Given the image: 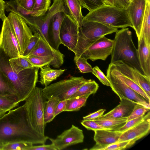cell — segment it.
I'll return each instance as SVG.
<instances>
[{"label": "cell", "instance_id": "obj_1", "mask_svg": "<svg viewBox=\"0 0 150 150\" xmlns=\"http://www.w3.org/2000/svg\"><path fill=\"white\" fill-rule=\"evenodd\" d=\"M49 137L36 134L30 126L23 106L10 110L0 117V144L27 142L45 144Z\"/></svg>", "mask_w": 150, "mask_h": 150}, {"label": "cell", "instance_id": "obj_2", "mask_svg": "<svg viewBox=\"0 0 150 150\" xmlns=\"http://www.w3.org/2000/svg\"><path fill=\"white\" fill-rule=\"evenodd\" d=\"M10 58L0 47V71L4 73L12 83L19 103L24 101L36 87L40 68L33 67L17 73L10 65Z\"/></svg>", "mask_w": 150, "mask_h": 150}, {"label": "cell", "instance_id": "obj_3", "mask_svg": "<svg viewBox=\"0 0 150 150\" xmlns=\"http://www.w3.org/2000/svg\"><path fill=\"white\" fill-rule=\"evenodd\" d=\"M115 33L110 63L121 61L144 74L139 63L137 49L132 40V32L128 28H125Z\"/></svg>", "mask_w": 150, "mask_h": 150}, {"label": "cell", "instance_id": "obj_4", "mask_svg": "<svg viewBox=\"0 0 150 150\" xmlns=\"http://www.w3.org/2000/svg\"><path fill=\"white\" fill-rule=\"evenodd\" d=\"M47 99L42 88L36 87L25 99L23 105L30 126L36 134L41 137L45 136L46 124L44 120V110Z\"/></svg>", "mask_w": 150, "mask_h": 150}, {"label": "cell", "instance_id": "obj_5", "mask_svg": "<svg viewBox=\"0 0 150 150\" xmlns=\"http://www.w3.org/2000/svg\"><path fill=\"white\" fill-rule=\"evenodd\" d=\"M82 20L96 21L112 28H132L126 9L104 4L89 12Z\"/></svg>", "mask_w": 150, "mask_h": 150}, {"label": "cell", "instance_id": "obj_6", "mask_svg": "<svg viewBox=\"0 0 150 150\" xmlns=\"http://www.w3.org/2000/svg\"><path fill=\"white\" fill-rule=\"evenodd\" d=\"M114 43L113 40L105 36L89 41L79 37L77 43L72 51L75 57H81L95 61H104L111 55Z\"/></svg>", "mask_w": 150, "mask_h": 150}, {"label": "cell", "instance_id": "obj_7", "mask_svg": "<svg viewBox=\"0 0 150 150\" xmlns=\"http://www.w3.org/2000/svg\"><path fill=\"white\" fill-rule=\"evenodd\" d=\"M83 76H71L69 78L61 80L48 85L42 88L43 93L47 99L54 96L60 101L69 98L82 85L88 81Z\"/></svg>", "mask_w": 150, "mask_h": 150}, {"label": "cell", "instance_id": "obj_8", "mask_svg": "<svg viewBox=\"0 0 150 150\" xmlns=\"http://www.w3.org/2000/svg\"><path fill=\"white\" fill-rule=\"evenodd\" d=\"M61 11L67 12L64 6V0H53L52 4L49 8L46 15L34 17L31 23L28 25L34 34H38L50 45L48 33L50 23L53 16Z\"/></svg>", "mask_w": 150, "mask_h": 150}, {"label": "cell", "instance_id": "obj_9", "mask_svg": "<svg viewBox=\"0 0 150 150\" xmlns=\"http://www.w3.org/2000/svg\"><path fill=\"white\" fill-rule=\"evenodd\" d=\"M2 21L0 35V47L10 58L21 56L15 32L7 17Z\"/></svg>", "mask_w": 150, "mask_h": 150}, {"label": "cell", "instance_id": "obj_10", "mask_svg": "<svg viewBox=\"0 0 150 150\" xmlns=\"http://www.w3.org/2000/svg\"><path fill=\"white\" fill-rule=\"evenodd\" d=\"M106 76L109 81L110 86L112 90L118 96L120 99L125 98L136 103L150 108V101L131 88L107 70Z\"/></svg>", "mask_w": 150, "mask_h": 150}, {"label": "cell", "instance_id": "obj_11", "mask_svg": "<svg viewBox=\"0 0 150 150\" xmlns=\"http://www.w3.org/2000/svg\"><path fill=\"white\" fill-rule=\"evenodd\" d=\"M118 30V28L109 27L98 22L82 20L79 28V37L92 41Z\"/></svg>", "mask_w": 150, "mask_h": 150}, {"label": "cell", "instance_id": "obj_12", "mask_svg": "<svg viewBox=\"0 0 150 150\" xmlns=\"http://www.w3.org/2000/svg\"><path fill=\"white\" fill-rule=\"evenodd\" d=\"M7 18L12 26L16 37L22 56L29 41L32 32L24 19L16 13L10 12Z\"/></svg>", "mask_w": 150, "mask_h": 150}, {"label": "cell", "instance_id": "obj_13", "mask_svg": "<svg viewBox=\"0 0 150 150\" xmlns=\"http://www.w3.org/2000/svg\"><path fill=\"white\" fill-rule=\"evenodd\" d=\"M79 33V26L67 14L62 22L60 30L61 44L72 51L77 43Z\"/></svg>", "mask_w": 150, "mask_h": 150}, {"label": "cell", "instance_id": "obj_14", "mask_svg": "<svg viewBox=\"0 0 150 150\" xmlns=\"http://www.w3.org/2000/svg\"><path fill=\"white\" fill-rule=\"evenodd\" d=\"M84 136L83 130L72 125L69 129L64 131L55 139L49 137L57 150H61L67 147L83 142Z\"/></svg>", "mask_w": 150, "mask_h": 150}, {"label": "cell", "instance_id": "obj_15", "mask_svg": "<svg viewBox=\"0 0 150 150\" xmlns=\"http://www.w3.org/2000/svg\"><path fill=\"white\" fill-rule=\"evenodd\" d=\"M146 0H131L126 9L135 30L138 42L140 39L141 27L145 9Z\"/></svg>", "mask_w": 150, "mask_h": 150}, {"label": "cell", "instance_id": "obj_16", "mask_svg": "<svg viewBox=\"0 0 150 150\" xmlns=\"http://www.w3.org/2000/svg\"><path fill=\"white\" fill-rule=\"evenodd\" d=\"M112 63L121 73L138 85L150 98V77L141 74L121 61Z\"/></svg>", "mask_w": 150, "mask_h": 150}, {"label": "cell", "instance_id": "obj_17", "mask_svg": "<svg viewBox=\"0 0 150 150\" xmlns=\"http://www.w3.org/2000/svg\"><path fill=\"white\" fill-rule=\"evenodd\" d=\"M38 56L52 55L54 58L53 62L49 65L54 68H59L64 62V55L47 44L40 37L37 43L29 55Z\"/></svg>", "mask_w": 150, "mask_h": 150}, {"label": "cell", "instance_id": "obj_18", "mask_svg": "<svg viewBox=\"0 0 150 150\" xmlns=\"http://www.w3.org/2000/svg\"><path fill=\"white\" fill-rule=\"evenodd\" d=\"M93 139L96 144L90 150H103L105 147L117 142L122 132L106 129L94 131Z\"/></svg>", "mask_w": 150, "mask_h": 150}, {"label": "cell", "instance_id": "obj_19", "mask_svg": "<svg viewBox=\"0 0 150 150\" xmlns=\"http://www.w3.org/2000/svg\"><path fill=\"white\" fill-rule=\"evenodd\" d=\"M67 12L61 11L52 18L50 23L48 37L50 45L57 51L61 42L59 37L60 30L62 22L67 14Z\"/></svg>", "mask_w": 150, "mask_h": 150}, {"label": "cell", "instance_id": "obj_20", "mask_svg": "<svg viewBox=\"0 0 150 150\" xmlns=\"http://www.w3.org/2000/svg\"><path fill=\"white\" fill-rule=\"evenodd\" d=\"M150 116L134 126L124 131L117 142L132 141L136 142L147 135L150 130Z\"/></svg>", "mask_w": 150, "mask_h": 150}, {"label": "cell", "instance_id": "obj_21", "mask_svg": "<svg viewBox=\"0 0 150 150\" xmlns=\"http://www.w3.org/2000/svg\"><path fill=\"white\" fill-rule=\"evenodd\" d=\"M120 100V103L118 105L98 118L107 117L121 118L129 117L132 112L136 103L125 98H121Z\"/></svg>", "mask_w": 150, "mask_h": 150}, {"label": "cell", "instance_id": "obj_22", "mask_svg": "<svg viewBox=\"0 0 150 150\" xmlns=\"http://www.w3.org/2000/svg\"><path fill=\"white\" fill-rule=\"evenodd\" d=\"M137 53L139 63L144 74L150 77V44L142 39L138 42Z\"/></svg>", "mask_w": 150, "mask_h": 150}, {"label": "cell", "instance_id": "obj_23", "mask_svg": "<svg viewBox=\"0 0 150 150\" xmlns=\"http://www.w3.org/2000/svg\"><path fill=\"white\" fill-rule=\"evenodd\" d=\"M113 75L119 79L127 86L141 95L147 100L150 98L143 90L138 85L128 77L125 76L118 70L113 64L110 63L107 69Z\"/></svg>", "mask_w": 150, "mask_h": 150}, {"label": "cell", "instance_id": "obj_24", "mask_svg": "<svg viewBox=\"0 0 150 150\" xmlns=\"http://www.w3.org/2000/svg\"><path fill=\"white\" fill-rule=\"evenodd\" d=\"M40 80L39 81L43 86H46L53 81L62 74L66 70L52 69L49 64L40 68Z\"/></svg>", "mask_w": 150, "mask_h": 150}, {"label": "cell", "instance_id": "obj_25", "mask_svg": "<svg viewBox=\"0 0 150 150\" xmlns=\"http://www.w3.org/2000/svg\"><path fill=\"white\" fill-rule=\"evenodd\" d=\"M65 8L68 14L79 28L83 18L81 11L82 6L78 0H64Z\"/></svg>", "mask_w": 150, "mask_h": 150}, {"label": "cell", "instance_id": "obj_26", "mask_svg": "<svg viewBox=\"0 0 150 150\" xmlns=\"http://www.w3.org/2000/svg\"><path fill=\"white\" fill-rule=\"evenodd\" d=\"M0 96L14 99L19 103L17 92L10 80L3 72L0 71Z\"/></svg>", "mask_w": 150, "mask_h": 150}, {"label": "cell", "instance_id": "obj_27", "mask_svg": "<svg viewBox=\"0 0 150 150\" xmlns=\"http://www.w3.org/2000/svg\"><path fill=\"white\" fill-rule=\"evenodd\" d=\"M93 120L107 130L117 131L126 123L127 117H107L98 118Z\"/></svg>", "mask_w": 150, "mask_h": 150}, {"label": "cell", "instance_id": "obj_28", "mask_svg": "<svg viewBox=\"0 0 150 150\" xmlns=\"http://www.w3.org/2000/svg\"><path fill=\"white\" fill-rule=\"evenodd\" d=\"M142 39H143L146 44H150V0L146 1L139 42Z\"/></svg>", "mask_w": 150, "mask_h": 150}, {"label": "cell", "instance_id": "obj_29", "mask_svg": "<svg viewBox=\"0 0 150 150\" xmlns=\"http://www.w3.org/2000/svg\"><path fill=\"white\" fill-rule=\"evenodd\" d=\"M57 98L52 96L46 101L44 108V119L47 124L52 121L54 118L57 106L60 101Z\"/></svg>", "mask_w": 150, "mask_h": 150}, {"label": "cell", "instance_id": "obj_30", "mask_svg": "<svg viewBox=\"0 0 150 150\" xmlns=\"http://www.w3.org/2000/svg\"><path fill=\"white\" fill-rule=\"evenodd\" d=\"M98 88V84L95 81L90 79L88 81L80 87L70 98L95 94Z\"/></svg>", "mask_w": 150, "mask_h": 150}, {"label": "cell", "instance_id": "obj_31", "mask_svg": "<svg viewBox=\"0 0 150 150\" xmlns=\"http://www.w3.org/2000/svg\"><path fill=\"white\" fill-rule=\"evenodd\" d=\"M9 61L12 69L17 73L25 69L34 67L25 57L22 56L10 58Z\"/></svg>", "mask_w": 150, "mask_h": 150}, {"label": "cell", "instance_id": "obj_32", "mask_svg": "<svg viewBox=\"0 0 150 150\" xmlns=\"http://www.w3.org/2000/svg\"><path fill=\"white\" fill-rule=\"evenodd\" d=\"M90 96L89 95H87L67 100L66 107L64 111H77L79 110L85 105Z\"/></svg>", "mask_w": 150, "mask_h": 150}, {"label": "cell", "instance_id": "obj_33", "mask_svg": "<svg viewBox=\"0 0 150 150\" xmlns=\"http://www.w3.org/2000/svg\"><path fill=\"white\" fill-rule=\"evenodd\" d=\"M51 0H35L32 10L34 17L42 16L45 15L50 7Z\"/></svg>", "mask_w": 150, "mask_h": 150}, {"label": "cell", "instance_id": "obj_34", "mask_svg": "<svg viewBox=\"0 0 150 150\" xmlns=\"http://www.w3.org/2000/svg\"><path fill=\"white\" fill-rule=\"evenodd\" d=\"M34 67H40L51 64L54 58L52 55L38 56L30 55L24 57Z\"/></svg>", "mask_w": 150, "mask_h": 150}, {"label": "cell", "instance_id": "obj_35", "mask_svg": "<svg viewBox=\"0 0 150 150\" xmlns=\"http://www.w3.org/2000/svg\"><path fill=\"white\" fill-rule=\"evenodd\" d=\"M33 146L30 142H19L2 144L0 150H28Z\"/></svg>", "mask_w": 150, "mask_h": 150}, {"label": "cell", "instance_id": "obj_36", "mask_svg": "<svg viewBox=\"0 0 150 150\" xmlns=\"http://www.w3.org/2000/svg\"><path fill=\"white\" fill-rule=\"evenodd\" d=\"M86 58L81 57H74V61L80 72L84 73L92 72L93 68L88 62Z\"/></svg>", "mask_w": 150, "mask_h": 150}, {"label": "cell", "instance_id": "obj_37", "mask_svg": "<svg viewBox=\"0 0 150 150\" xmlns=\"http://www.w3.org/2000/svg\"><path fill=\"white\" fill-rule=\"evenodd\" d=\"M18 103L15 100L0 96V109L8 112L18 106Z\"/></svg>", "mask_w": 150, "mask_h": 150}, {"label": "cell", "instance_id": "obj_38", "mask_svg": "<svg viewBox=\"0 0 150 150\" xmlns=\"http://www.w3.org/2000/svg\"><path fill=\"white\" fill-rule=\"evenodd\" d=\"M149 108L140 104L136 103L132 112L127 117V121L143 116L145 113L149 111Z\"/></svg>", "mask_w": 150, "mask_h": 150}, {"label": "cell", "instance_id": "obj_39", "mask_svg": "<svg viewBox=\"0 0 150 150\" xmlns=\"http://www.w3.org/2000/svg\"><path fill=\"white\" fill-rule=\"evenodd\" d=\"M135 142L132 141H125L110 145L104 148L103 150H121L131 147Z\"/></svg>", "mask_w": 150, "mask_h": 150}, {"label": "cell", "instance_id": "obj_40", "mask_svg": "<svg viewBox=\"0 0 150 150\" xmlns=\"http://www.w3.org/2000/svg\"><path fill=\"white\" fill-rule=\"evenodd\" d=\"M83 7L91 11L103 4L102 0H78Z\"/></svg>", "mask_w": 150, "mask_h": 150}, {"label": "cell", "instance_id": "obj_41", "mask_svg": "<svg viewBox=\"0 0 150 150\" xmlns=\"http://www.w3.org/2000/svg\"><path fill=\"white\" fill-rule=\"evenodd\" d=\"M149 116V111L146 115L127 121L125 124L119 129L118 131L123 132L137 125Z\"/></svg>", "mask_w": 150, "mask_h": 150}, {"label": "cell", "instance_id": "obj_42", "mask_svg": "<svg viewBox=\"0 0 150 150\" xmlns=\"http://www.w3.org/2000/svg\"><path fill=\"white\" fill-rule=\"evenodd\" d=\"M40 38V35L38 33H34L30 38L28 45L24 51L22 56H28L33 50Z\"/></svg>", "mask_w": 150, "mask_h": 150}, {"label": "cell", "instance_id": "obj_43", "mask_svg": "<svg viewBox=\"0 0 150 150\" xmlns=\"http://www.w3.org/2000/svg\"><path fill=\"white\" fill-rule=\"evenodd\" d=\"M92 73L103 84L110 86V83L108 79L98 66H96L93 68Z\"/></svg>", "mask_w": 150, "mask_h": 150}, {"label": "cell", "instance_id": "obj_44", "mask_svg": "<svg viewBox=\"0 0 150 150\" xmlns=\"http://www.w3.org/2000/svg\"><path fill=\"white\" fill-rule=\"evenodd\" d=\"M81 123L83 126L88 130L93 131L99 129L107 130L94 120H83L81 121Z\"/></svg>", "mask_w": 150, "mask_h": 150}, {"label": "cell", "instance_id": "obj_45", "mask_svg": "<svg viewBox=\"0 0 150 150\" xmlns=\"http://www.w3.org/2000/svg\"><path fill=\"white\" fill-rule=\"evenodd\" d=\"M20 6L26 10L32 11L34 6L35 0H15Z\"/></svg>", "mask_w": 150, "mask_h": 150}, {"label": "cell", "instance_id": "obj_46", "mask_svg": "<svg viewBox=\"0 0 150 150\" xmlns=\"http://www.w3.org/2000/svg\"><path fill=\"white\" fill-rule=\"evenodd\" d=\"M105 109H100L93 113L83 117V120H93L102 116L105 111Z\"/></svg>", "mask_w": 150, "mask_h": 150}, {"label": "cell", "instance_id": "obj_47", "mask_svg": "<svg viewBox=\"0 0 150 150\" xmlns=\"http://www.w3.org/2000/svg\"><path fill=\"white\" fill-rule=\"evenodd\" d=\"M28 150H57L54 145L52 143L50 144L45 145V144L39 146H33Z\"/></svg>", "mask_w": 150, "mask_h": 150}, {"label": "cell", "instance_id": "obj_48", "mask_svg": "<svg viewBox=\"0 0 150 150\" xmlns=\"http://www.w3.org/2000/svg\"><path fill=\"white\" fill-rule=\"evenodd\" d=\"M66 100L60 101L58 103L54 114L55 117L61 112L64 111L66 107Z\"/></svg>", "mask_w": 150, "mask_h": 150}, {"label": "cell", "instance_id": "obj_49", "mask_svg": "<svg viewBox=\"0 0 150 150\" xmlns=\"http://www.w3.org/2000/svg\"><path fill=\"white\" fill-rule=\"evenodd\" d=\"M129 2V0H114V6L126 9Z\"/></svg>", "mask_w": 150, "mask_h": 150}, {"label": "cell", "instance_id": "obj_50", "mask_svg": "<svg viewBox=\"0 0 150 150\" xmlns=\"http://www.w3.org/2000/svg\"><path fill=\"white\" fill-rule=\"evenodd\" d=\"M5 2L3 0H0V19L3 20L7 17L5 13Z\"/></svg>", "mask_w": 150, "mask_h": 150}, {"label": "cell", "instance_id": "obj_51", "mask_svg": "<svg viewBox=\"0 0 150 150\" xmlns=\"http://www.w3.org/2000/svg\"><path fill=\"white\" fill-rule=\"evenodd\" d=\"M102 1L105 4L114 6V0H102Z\"/></svg>", "mask_w": 150, "mask_h": 150}, {"label": "cell", "instance_id": "obj_52", "mask_svg": "<svg viewBox=\"0 0 150 150\" xmlns=\"http://www.w3.org/2000/svg\"><path fill=\"white\" fill-rule=\"evenodd\" d=\"M6 112L5 110L0 109V117L6 113Z\"/></svg>", "mask_w": 150, "mask_h": 150}, {"label": "cell", "instance_id": "obj_53", "mask_svg": "<svg viewBox=\"0 0 150 150\" xmlns=\"http://www.w3.org/2000/svg\"><path fill=\"white\" fill-rule=\"evenodd\" d=\"M129 0V1H130L131 0Z\"/></svg>", "mask_w": 150, "mask_h": 150}, {"label": "cell", "instance_id": "obj_54", "mask_svg": "<svg viewBox=\"0 0 150 150\" xmlns=\"http://www.w3.org/2000/svg\"><path fill=\"white\" fill-rule=\"evenodd\" d=\"M1 145V144H0V147Z\"/></svg>", "mask_w": 150, "mask_h": 150}]
</instances>
